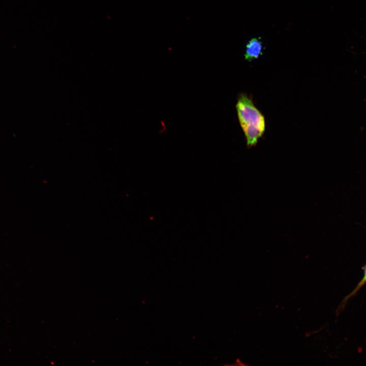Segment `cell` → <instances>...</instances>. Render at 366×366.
<instances>
[{"instance_id": "6da1fadb", "label": "cell", "mask_w": 366, "mask_h": 366, "mask_svg": "<svg viewBox=\"0 0 366 366\" xmlns=\"http://www.w3.org/2000/svg\"><path fill=\"white\" fill-rule=\"evenodd\" d=\"M236 108L247 146L249 148L254 146L265 131L264 117L255 106L252 99L243 94L238 97Z\"/></svg>"}, {"instance_id": "7a4b0ae2", "label": "cell", "mask_w": 366, "mask_h": 366, "mask_svg": "<svg viewBox=\"0 0 366 366\" xmlns=\"http://www.w3.org/2000/svg\"><path fill=\"white\" fill-rule=\"evenodd\" d=\"M263 45L260 38H253L247 44L245 53V59L251 62L258 58L263 53Z\"/></svg>"}, {"instance_id": "3957f363", "label": "cell", "mask_w": 366, "mask_h": 366, "mask_svg": "<svg viewBox=\"0 0 366 366\" xmlns=\"http://www.w3.org/2000/svg\"><path fill=\"white\" fill-rule=\"evenodd\" d=\"M366 284V264L363 267V273L362 279L360 280L359 282L357 284L355 288L348 294L343 300L341 304H340L338 311H340L342 310L343 308L346 304L347 301L354 296L360 290V289L363 287Z\"/></svg>"}]
</instances>
